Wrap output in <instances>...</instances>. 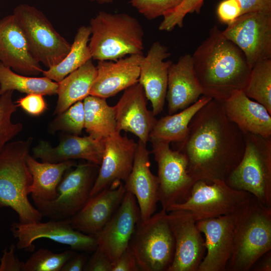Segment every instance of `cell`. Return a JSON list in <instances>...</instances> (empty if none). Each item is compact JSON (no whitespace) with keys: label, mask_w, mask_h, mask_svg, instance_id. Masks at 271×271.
<instances>
[{"label":"cell","mask_w":271,"mask_h":271,"mask_svg":"<svg viewBox=\"0 0 271 271\" xmlns=\"http://www.w3.org/2000/svg\"><path fill=\"white\" fill-rule=\"evenodd\" d=\"M178 150L195 180L225 181L241 161L244 133L227 117L221 102L211 99L194 115Z\"/></svg>","instance_id":"1"},{"label":"cell","mask_w":271,"mask_h":271,"mask_svg":"<svg viewBox=\"0 0 271 271\" xmlns=\"http://www.w3.org/2000/svg\"><path fill=\"white\" fill-rule=\"evenodd\" d=\"M192 59L203 95L222 102L245 88L251 68L242 52L217 26L209 30Z\"/></svg>","instance_id":"2"},{"label":"cell","mask_w":271,"mask_h":271,"mask_svg":"<svg viewBox=\"0 0 271 271\" xmlns=\"http://www.w3.org/2000/svg\"><path fill=\"white\" fill-rule=\"evenodd\" d=\"M271 249V208L253 195L236 214L233 247L226 271H249Z\"/></svg>","instance_id":"3"},{"label":"cell","mask_w":271,"mask_h":271,"mask_svg":"<svg viewBox=\"0 0 271 271\" xmlns=\"http://www.w3.org/2000/svg\"><path fill=\"white\" fill-rule=\"evenodd\" d=\"M33 138L8 143L0 153V207H9L23 224L40 221V212L30 203L32 177L26 159Z\"/></svg>","instance_id":"4"},{"label":"cell","mask_w":271,"mask_h":271,"mask_svg":"<svg viewBox=\"0 0 271 271\" xmlns=\"http://www.w3.org/2000/svg\"><path fill=\"white\" fill-rule=\"evenodd\" d=\"M89 26L92 59L116 61L127 55L143 54L144 32L136 18L100 11L90 19Z\"/></svg>","instance_id":"5"},{"label":"cell","mask_w":271,"mask_h":271,"mask_svg":"<svg viewBox=\"0 0 271 271\" xmlns=\"http://www.w3.org/2000/svg\"><path fill=\"white\" fill-rule=\"evenodd\" d=\"M244 135L242 158L225 182L233 189L248 192L271 208V137Z\"/></svg>","instance_id":"6"},{"label":"cell","mask_w":271,"mask_h":271,"mask_svg":"<svg viewBox=\"0 0 271 271\" xmlns=\"http://www.w3.org/2000/svg\"><path fill=\"white\" fill-rule=\"evenodd\" d=\"M141 271H168L174 256L175 241L162 209L145 221L140 220L129 245Z\"/></svg>","instance_id":"7"},{"label":"cell","mask_w":271,"mask_h":271,"mask_svg":"<svg viewBox=\"0 0 271 271\" xmlns=\"http://www.w3.org/2000/svg\"><path fill=\"white\" fill-rule=\"evenodd\" d=\"M13 14L25 36L32 55L40 63L49 68L66 56L71 44L56 31L41 11L23 4L14 9Z\"/></svg>","instance_id":"8"},{"label":"cell","mask_w":271,"mask_h":271,"mask_svg":"<svg viewBox=\"0 0 271 271\" xmlns=\"http://www.w3.org/2000/svg\"><path fill=\"white\" fill-rule=\"evenodd\" d=\"M251 194L228 186L225 181L197 180L184 202L168 207L166 211L183 210L197 222L202 219L236 214Z\"/></svg>","instance_id":"9"},{"label":"cell","mask_w":271,"mask_h":271,"mask_svg":"<svg viewBox=\"0 0 271 271\" xmlns=\"http://www.w3.org/2000/svg\"><path fill=\"white\" fill-rule=\"evenodd\" d=\"M99 166L91 163L76 165L64 174L57 187V196L51 201L32 198L42 215L51 219L71 217L91 197Z\"/></svg>","instance_id":"10"},{"label":"cell","mask_w":271,"mask_h":271,"mask_svg":"<svg viewBox=\"0 0 271 271\" xmlns=\"http://www.w3.org/2000/svg\"><path fill=\"white\" fill-rule=\"evenodd\" d=\"M152 153L158 165L159 202L162 209L179 204L189 197L196 181L190 175L185 155L173 150L170 143L152 141Z\"/></svg>","instance_id":"11"},{"label":"cell","mask_w":271,"mask_h":271,"mask_svg":"<svg viewBox=\"0 0 271 271\" xmlns=\"http://www.w3.org/2000/svg\"><path fill=\"white\" fill-rule=\"evenodd\" d=\"M222 32L242 52L251 68L271 59V12L241 15Z\"/></svg>","instance_id":"12"},{"label":"cell","mask_w":271,"mask_h":271,"mask_svg":"<svg viewBox=\"0 0 271 271\" xmlns=\"http://www.w3.org/2000/svg\"><path fill=\"white\" fill-rule=\"evenodd\" d=\"M11 230L14 237L18 239L17 247L19 249L33 251L35 248L33 242L44 238L69 245L74 250L94 251L97 247L94 235L75 229L69 218L26 224L15 222L12 224Z\"/></svg>","instance_id":"13"},{"label":"cell","mask_w":271,"mask_h":271,"mask_svg":"<svg viewBox=\"0 0 271 271\" xmlns=\"http://www.w3.org/2000/svg\"><path fill=\"white\" fill-rule=\"evenodd\" d=\"M167 218L175 241L174 256L168 271H198L206 247L196 222L183 210L169 211Z\"/></svg>","instance_id":"14"},{"label":"cell","mask_w":271,"mask_h":271,"mask_svg":"<svg viewBox=\"0 0 271 271\" xmlns=\"http://www.w3.org/2000/svg\"><path fill=\"white\" fill-rule=\"evenodd\" d=\"M140 220V210L136 197L126 191L111 218L94 235L97 248L106 255L112 264L128 247Z\"/></svg>","instance_id":"15"},{"label":"cell","mask_w":271,"mask_h":271,"mask_svg":"<svg viewBox=\"0 0 271 271\" xmlns=\"http://www.w3.org/2000/svg\"><path fill=\"white\" fill-rule=\"evenodd\" d=\"M235 214L199 220L196 225L205 239L206 253L198 271H226L233 247Z\"/></svg>","instance_id":"16"},{"label":"cell","mask_w":271,"mask_h":271,"mask_svg":"<svg viewBox=\"0 0 271 271\" xmlns=\"http://www.w3.org/2000/svg\"><path fill=\"white\" fill-rule=\"evenodd\" d=\"M137 143L116 131L104 139V151L91 192L92 197L116 181H125L134 161Z\"/></svg>","instance_id":"17"},{"label":"cell","mask_w":271,"mask_h":271,"mask_svg":"<svg viewBox=\"0 0 271 271\" xmlns=\"http://www.w3.org/2000/svg\"><path fill=\"white\" fill-rule=\"evenodd\" d=\"M146 99L143 87L138 82L125 89L113 106L117 131L132 133L145 144L157 120L147 109Z\"/></svg>","instance_id":"18"},{"label":"cell","mask_w":271,"mask_h":271,"mask_svg":"<svg viewBox=\"0 0 271 271\" xmlns=\"http://www.w3.org/2000/svg\"><path fill=\"white\" fill-rule=\"evenodd\" d=\"M0 62L15 72L27 76H35L43 71L32 55L13 14L0 20Z\"/></svg>","instance_id":"19"},{"label":"cell","mask_w":271,"mask_h":271,"mask_svg":"<svg viewBox=\"0 0 271 271\" xmlns=\"http://www.w3.org/2000/svg\"><path fill=\"white\" fill-rule=\"evenodd\" d=\"M170 55L166 46L156 41L141 62L139 82L143 87L147 99L151 103L155 116L162 111L165 105L168 71L172 63L165 60Z\"/></svg>","instance_id":"20"},{"label":"cell","mask_w":271,"mask_h":271,"mask_svg":"<svg viewBox=\"0 0 271 271\" xmlns=\"http://www.w3.org/2000/svg\"><path fill=\"white\" fill-rule=\"evenodd\" d=\"M126 191L137 200L140 220L145 221L155 212L159 202V181L150 170L149 152L146 144L137 143L131 171L124 184Z\"/></svg>","instance_id":"21"},{"label":"cell","mask_w":271,"mask_h":271,"mask_svg":"<svg viewBox=\"0 0 271 271\" xmlns=\"http://www.w3.org/2000/svg\"><path fill=\"white\" fill-rule=\"evenodd\" d=\"M126 190L121 181L91 197L84 206L69 219L75 229L94 235L111 218L119 205Z\"/></svg>","instance_id":"22"},{"label":"cell","mask_w":271,"mask_h":271,"mask_svg":"<svg viewBox=\"0 0 271 271\" xmlns=\"http://www.w3.org/2000/svg\"><path fill=\"white\" fill-rule=\"evenodd\" d=\"M143 54H135L116 61H99L89 95L107 98L139 82Z\"/></svg>","instance_id":"23"},{"label":"cell","mask_w":271,"mask_h":271,"mask_svg":"<svg viewBox=\"0 0 271 271\" xmlns=\"http://www.w3.org/2000/svg\"><path fill=\"white\" fill-rule=\"evenodd\" d=\"M32 150L34 158L44 162L56 163L80 159L100 166L104 154V139L70 134L63 136L55 147L47 141H41Z\"/></svg>","instance_id":"24"},{"label":"cell","mask_w":271,"mask_h":271,"mask_svg":"<svg viewBox=\"0 0 271 271\" xmlns=\"http://www.w3.org/2000/svg\"><path fill=\"white\" fill-rule=\"evenodd\" d=\"M203 94L195 73L192 55L185 54L176 63L172 62L168 71L166 97L169 114L187 108Z\"/></svg>","instance_id":"25"},{"label":"cell","mask_w":271,"mask_h":271,"mask_svg":"<svg viewBox=\"0 0 271 271\" xmlns=\"http://www.w3.org/2000/svg\"><path fill=\"white\" fill-rule=\"evenodd\" d=\"M221 103L228 119L243 133L271 137V114L263 105L247 96L243 90L234 91Z\"/></svg>","instance_id":"26"},{"label":"cell","mask_w":271,"mask_h":271,"mask_svg":"<svg viewBox=\"0 0 271 271\" xmlns=\"http://www.w3.org/2000/svg\"><path fill=\"white\" fill-rule=\"evenodd\" d=\"M27 165L32 177L29 193L32 198L51 201L57 196V187L64 173L76 166L72 160L60 163L39 162L29 154Z\"/></svg>","instance_id":"27"},{"label":"cell","mask_w":271,"mask_h":271,"mask_svg":"<svg viewBox=\"0 0 271 271\" xmlns=\"http://www.w3.org/2000/svg\"><path fill=\"white\" fill-rule=\"evenodd\" d=\"M96 73L91 59L58 82V100L53 114L64 112L88 96Z\"/></svg>","instance_id":"28"},{"label":"cell","mask_w":271,"mask_h":271,"mask_svg":"<svg viewBox=\"0 0 271 271\" xmlns=\"http://www.w3.org/2000/svg\"><path fill=\"white\" fill-rule=\"evenodd\" d=\"M211 99L202 95L187 108L157 120L149 135V140L170 144L182 142L187 137L189 123L194 115Z\"/></svg>","instance_id":"29"},{"label":"cell","mask_w":271,"mask_h":271,"mask_svg":"<svg viewBox=\"0 0 271 271\" xmlns=\"http://www.w3.org/2000/svg\"><path fill=\"white\" fill-rule=\"evenodd\" d=\"M83 102L84 128L89 136L103 140L117 131L114 107L105 98L89 95Z\"/></svg>","instance_id":"30"},{"label":"cell","mask_w":271,"mask_h":271,"mask_svg":"<svg viewBox=\"0 0 271 271\" xmlns=\"http://www.w3.org/2000/svg\"><path fill=\"white\" fill-rule=\"evenodd\" d=\"M90 35L89 26L80 27L77 31L68 54L59 63L48 68L47 70H43L42 74L44 76L59 82L91 59L92 56L88 47Z\"/></svg>","instance_id":"31"},{"label":"cell","mask_w":271,"mask_h":271,"mask_svg":"<svg viewBox=\"0 0 271 271\" xmlns=\"http://www.w3.org/2000/svg\"><path fill=\"white\" fill-rule=\"evenodd\" d=\"M58 82L44 76L38 77L17 73L0 62V95L9 91L17 90L27 94H57Z\"/></svg>","instance_id":"32"},{"label":"cell","mask_w":271,"mask_h":271,"mask_svg":"<svg viewBox=\"0 0 271 271\" xmlns=\"http://www.w3.org/2000/svg\"><path fill=\"white\" fill-rule=\"evenodd\" d=\"M243 92L263 105L271 114V59L261 61L253 66Z\"/></svg>","instance_id":"33"},{"label":"cell","mask_w":271,"mask_h":271,"mask_svg":"<svg viewBox=\"0 0 271 271\" xmlns=\"http://www.w3.org/2000/svg\"><path fill=\"white\" fill-rule=\"evenodd\" d=\"M75 254L72 250L55 253L41 248L24 262L23 271H61L64 264Z\"/></svg>","instance_id":"34"},{"label":"cell","mask_w":271,"mask_h":271,"mask_svg":"<svg viewBox=\"0 0 271 271\" xmlns=\"http://www.w3.org/2000/svg\"><path fill=\"white\" fill-rule=\"evenodd\" d=\"M13 92L9 91L0 95V153L23 128L21 123H14L11 119L18 107L13 100Z\"/></svg>","instance_id":"35"},{"label":"cell","mask_w":271,"mask_h":271,"mask_svg":"<svg viewBox=\"0 0 271 271\" xmlns=\"http://www.w3.org/2000/svg\"><path fill=\"white\" fill-rule=\"evenodd\" d=\"M83 102L78 101L57 116L49 124L48 129L54 132L58 130L79 136L84 128Z\"/></svg>","instance_id":"36"},{"label":"cell","mask_w":271,"mask_h":271,"mask_svg":"<svg viewBox=\"0 0 271 271\" xmlns=\"http://www.w3.org/2000/svg\"><path fill=\"white\" fill-rule=\"evenodd\" d=\"M185 0H131L129 3L147 19L151 20L172 11Z\"/></svg>","instance_id":"37"},{"label":"cell","mask_w":271,"mask_h":271,"mask_svg":"<svg viewBox=\"0 0 271 271\" xmlns=\"http://www.w3.org/2000/svg\"><path fill=\"white\" fill-rule=\"evenodd\" d=\"M17 105L32 116H39L47 109V103L40 94H28L19 98L16 102Z\"/></svg>","instance_id":"38"},{"label":"cell","mask_w":271,"mask_h":271,"mask_svg":"<svg viewBox=\"0 0 271 271\" xmlns=\"http://www.w3.org/2000/svg\"><path fill=\"white\" fill-rule=\"evenodd\" d=\"M216 13L220 23L228 25L241 15V8L237 0H223L218 5Z\"/></svg>","instance_id":"39"},{"label":"cell","mask_w":271,"mask_h":271,"mask_svg":"<svg viewBox=\"0 0 271 271\" xmlns=\"http://www.w3.org/2000/svg\"><path fill=\"white\" fill-rule=\"evenodd\" d=\"M87 260L84 271H112V263L109 258L98 248Z\"/></svg>","instance_id":"40"},{"label":"cell","mask_w":271,"mask_h":271,"mask_svg":"<svg viewBox=\"0 0 271 271\" xmlns=\"http://www.w3.org/2000/svg\"><path fill=\"white\" fill-rule=\"evenodd\" d=\"M15 245L12 244L9 249L6 248L0 259V271H23L24 262L15 254Z\"/></svg>","instance_id":"41"},{"label":"cell","mask_w":271,"mask_h":271,"mask_svg":"<svg viewBox=\"0 0 271 271\" xmlns=\"http://www.w3.org/2000/svg\"><path fill=\"white\" fill-rule=\"evenodd\" d=\"M136 258L129 246L112 264V271H139Z\"/></svg>","instance_id":"42"},{"label":"cell","mask_w":271,"mask_h":271,"mask_svg":"<svg viewBox=\"0 0 271 271\" xmlns=\"http://www.w3.org/2000/svg\"><path fill=\"white\" fill-rule=\"evenodd\" d=\"M241 15L255 12H271V0H237Z\"/></svg>","instance_id":"43"},{"label":"cell","mask_w":271,"mask_h":271,"mask_svg":"<svg viewBox=\"0 0 271 271\" xmlns=\"http://www.w3.org/2000/svg\"><path fill=\"white\" fill-rule=\"evenodd\" d=\"M87 256L84 253L76 254L71 257L63 266L61 271H82L87 261Z\"/></svg>","instance_id":"44"},{"label":"cell","mask_w":271,"mask_h":271,"mask_svg":"<svg viewBox=\"0 0 271 271\" xmlns=\"http://www.w3.org/2000/svg\"><path fill=\"white\" fill-rule=\"evenodd\" d=\"M261 260L259 262L257 265H254L251 269L257 271H270L271 270V253L270 250L267 252L261 257Z\"/></svg>","instance_id":"45"},{"label":"cell","mask_w":271,"mask_h":271,"mask_svg":"<svg viewBox=\"0 0 271 271\" xmlns=\"http://www.w3.org/2000/svg\"><path fill=\"white\" fill-rule=\"evenodd\" d=\"M92 2H96L98 4H105L112 3L113 0H89Z\"/></svg>","instance_id":"46"}]
</instances>
